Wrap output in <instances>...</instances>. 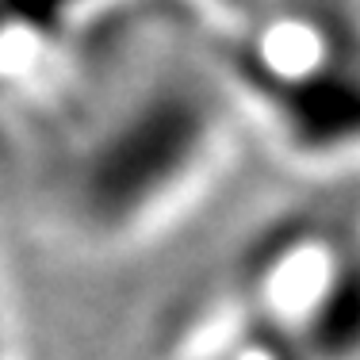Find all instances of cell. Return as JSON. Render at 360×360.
<instances>
[{
    "label": "cell",
    "mask_w": 360,
    "mask_h": 360,
    "mask_svg": "<svg viewBox=\"0 0 360 360\" xmlns=\"http://www.w3.org/2000/svg\"><path fill=\"white\" fill-rule=\"evenodd\" d=\"M245 134L207 50L165 42L89 115L42 142L35 215L73 250H139L211 200Z\"/></svg>",
    "instance_id": "1"
},
{
    "label": "cell",
    "mask_w": 360,
    "mask_h": 360,
    "mask_svg": "<svg viewBox=\"0 0 360 360\" xmlns=\"http://www.w3.org/2000/svg\"><path fill=\"white\" fill-rule=\"evenodd\" d=\"M139 4L158 20L165 35L195 46H215L234 35L264 0H139Z\"/></svg>",
    "instance_id": "3"
},
{
    "label": "cell",
    "mask_w": 360,
    "mask_h": 360,
    "mask_svg": "<svg viewBox=\"0 0 360 360\" xmlns=\"http://www.w3.org/2000/svg\"><path fill=\"white\" fill-rule=\"evenodd\" d=\"M203 50L280 161L326 188L360 184V23L341 0H264Z\"/></svg>",
    "instance_id": "2"
}]
</instances>
